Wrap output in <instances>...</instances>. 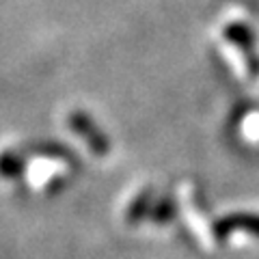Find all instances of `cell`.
<instances>
[{"instance_id":"6da1fadb","label":"cell","mask_w":259,"mask_h":259,"mask_svg":"<svg viewBox=\"0 0 259 259\" xmlns=\"http://www.w3.org/2000/svg\"><path fill=\"white\" fill-rule=\"evenodd\" d=\"M69 125L74 127L80 136H84V141L91 145V149L95 153H100V156L108 153V141H106V136H104L100 130L95 127V123L91 121V117H89V115H84V112H74V115L69 117Z\"/></svg>"},{"instance_id":"7a4b0ae2","label":"cell","mask_w":259,"mask_h":259,"mask_svg":"<svg viewBox=\"0 0 259 259\" xmlns=\"http://www.w3.org/2000/svg\"><path fill=\"white\" fill-rule=\"evenodd\" d=\"M22 168V162L13 156V153H5L3 158H0V171L3 175H20L18 171Z\"/></svg>"}]
</instances>
